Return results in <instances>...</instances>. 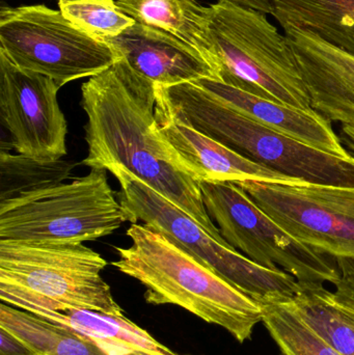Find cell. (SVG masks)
<instances>
[{
  "label": "cell",
  "instance_id": "20",
  "mask_svg": "<svg viewBox=\"0 0 354 355\" xmlns=\"http://www.w3.org/2000/svg\"><path fill=\"white\" fill-rule=\"evenodd\" d=\"M288 304L339 354L354 355V321L337 304L333 291L324 284H301L294 300Z\"/></svg>",
  "mask_w": 354,
  "mask_h": 355
},
{
  "label": "cell",
  "instance_id": "10",
  "mask_svg": "<svg viewBox=\"0 0 354 355\" xmlns=\"http://www.w3.org/2000/svg\"><path fill=\"white\" fill-rule=\"evenodd\" d=\"M291 237L335 259L354 260V187L236 183Z\"/></svg>",
  "mask_w": 354,
  "mask_h": 355
},
{
  "label": "cell",
  "instance_id": "24",
  "mask_svg": "<svg viewBox=\"0 0 354 355\" xmlns=\"http://www.w3.org/2000/svg\"><path fill=\"white\" fill-rule=\"evenodd\" d=\"M340 279L333 291L335 302L354 321V260L336 259Z\"/></svg>",
  "mask_w": 354,
  "mask_h": 355
},
{
  "label": "cell",
  "instance_id": "7",
  "mask_svg": "<svg viewBox=\"0 0 354 355\" xmlns=\"http://www.w3.org/2000/svg\"><path fill=\"white\" fill-rule=\"evenodd\" d=\"M107 172L120 183L118 198L130 215L131 223L141 220L163 234L261 306L294 300L301 284L292 275L256 264L238 250L220 243L193 217L122 166H112Z\"/></svg>",
  "mask_w": 354,
  "mask_h": 355
},
{
  "label": "cell",
  "instance_id": "12",
  "mask_svg": "<svg viewBox=\"0 0 354 355\" xmlns=\"http://www.w3.org/2000/svg\"><path fill=\"white\" fill-rule=\"evenodd\" d=\"M105 42L118 60L155 85L220 80L218 69L199 50L161 29L135 22Z\"/></svg>",
  "mask_w": 354,
  "mask_h": 355
},
{
  "label": "cell",
  "instance_id": "8",
  "mask_svg": "<svg viewBox=\"0 0 354 355\" xmlns=\"http://www.w3.org/2000/svg\"><path fill=\"white\" fill-rule=\"evenodd\" d=\"M0 51L16 66L45 75L60 87L95 76L118 60L107 42L44 4L1 8Z\"/></svg>",
  "mask_w": 354,
  "mask_h": 355
},
{
  "label": "cell",
  "instance_id": "13",
  "mask_svg": "<svg viewBox=\"0 0 354 355\" xmlns=\"http://www.w3.org/2000/svg\"><path fill=\"white\" fill-rule=\"evenodd\" d=\"M311 97L330 122L354 127V56L299 29L284 31Z\"/></svg>",
  "mask_w": 354,
  "mask_h": 355
},
{
  "label": "cell",
  "instance_id": "22",
  "mask_svg": "<svg viewBox=\"0 0 354 355\" xmlns=\"http://www.w3.org/2000/svg\"><path fill=\"white\" fill-rule=\"evenodd\" d=\"M73 164L58 160L41 164L21 154L0 152V202L25 192L62 183L68 179Z\"/></svg>",
  "mask_w": 354,
  "mask_h": 355
},
{
  "label": "cell",
  "instance_id": "6",
  "mask_svg": "<svg viewBox=\"0 0 354 355\" xmlns=\"http://www.w3.org/2000/svg\"><path fill=\"white\" fill-rule=\"evenodd\" d=\"M130 215L110 187L107 171L25 192L0 202V240L73 244L110 235Z\"/></svg>",
  "mask_w": 354,
  "mask_h": 355
},
{
  "label": "cell",
  "instance_id": "2",
  "mask_svg": "<svg viewBox=\"0 0 354 355\" xmlns=\"http://www.w3.org/2000/svg\"><path fill=\"white\" fill-rule=\"evenodd\" d=\"M129 248H116L112 266L145 286V302L175 304L211 324L220 325L239 343L251 339L263 322V308L204 266L168 237L147 225L131 223Z\"/></svg>",
  "mask_w": 354,
  "mask_h": 355
},
{
  "label": "cell",
  "instance_id": "27",
  "mask_svg": "<svg viewBox=\"0 0 354 355\" xmlns=\"http://www.w3.org/2000/svg\"><path fill=\"white\" fill-rule=\"evenodd\" d=\"M340 139L347 151L354 156V127L341 125Z\"/></svg>",
  "mask_w": 354,
  "mask_h": 355
},
{
  "label": "cell",
  "instance_id": "3",
  "mask_svg": "<svg viewBox=\"0 0 354 355\" xmlns=\"http://www.w3.org/2000/svg\"><path fill=\"white\" fill-rule=\"evenodd\" d=\"M156 104L175 120L251 162L309 183L354 187V156L305 145L233 110L195 83L155 85Z\"/></svg>",
  "mask_w": 354,
  "mask_h": 355
},
{
  "label": "cell",
  "instance_id": "14",
  "mask_svg": "<svg viewBox=\"0 0 354 355\" xmlns=\"http://www.w3.org/2000/svg\"><path fill=\"white\" fill-rule=\"evenodd\" d=\"M155 114L162 137L195 181H257L290 185L306 182L251 162L193 127L175 120L157 104Z\"/></svg>",
  "mask_w": 354,
  "mask_h": 355
},
{
  "label": "cell",
  "instance_id": "21",
  "mask_svg": "<svg viewBox=\"0 0 354 355\" xmlns=\"http://www.w3.org/2000/svg\"><path fill=\"white\" fill-rule=\"evenodd\" d=\"M262 308V323L280 348V355H342L318 336L288 302Z\"/></svg>",
  "mask_w": 354,
  "mask_h": 355
},
{
  "label": "cell",
  "instance_id": "5",
  "mask_svg": "<svg viewBox=\"0 0 354 355\" xmlns=\"http://www.w3.org/2000/svg\"><path fill=\"white\" fill-rule=\"evenodd\" d=\"M206 8V28L220 66V81L272 101L311 110V97L292 47L267 15L224 0Z\"/></svg>",
  "mask_w": 354,
  "mask_h": 355
},
{
  "label": "cell",
  "instance_id": "4",
  "mask_svg": "<svg viewBox=\"0 0 354 355\" xmlns=\"http://www.w3.org/2000/svg\"><path fill=\"white\" fill-rule=\"evenodd\" d=\"M106 266L83 243L0 240V300L29 313L79 309L124 316L102 279Z\"/></svg>",
  "mask_w": 354,
  "mask_h": 355
},
{
  "label": "cell",
  "instance_id": "19",
  "mask_svg": "<svg viewBox=\"0 0 354 355\" xmlns=\"http://www.w3.org/2000/svg\"><path fill=\"white\" fill-rule=\"evenodd\" d=\"M0 327L19 336L39 355H137L120 354L76 331L1 302Z\"/></svg>",
  "mask_w": 354,
  "mask_h": 355
},
{
  "label": "cell",
  "instance_id": "26",
  "mask_svg": "<svg viewBox=\"0 0 354 355\" xmlns=\"http://www.w3.org/2000/svg\"><path fill=\"white\" fill-rule=\"evenodd\" d=\"M224 1L232 2V3L243 6V8L260 10L266 15L272 14V6L269 0H224Z\"/></svg>",
  "mask_w": 354,
  "mask_h": 355
},
{
  "label": "cell",
  "instance_id": "25",
  "mask_svg": "<svg viewBox=\"0 0 354 355\" xmlns=\"http://www.w3.org/2000/svg\"><path fill=\"white\" fill-rule=\"evenodd\" d=\"M0 355H39L28 343L6 327H0Z\"/></svg>",
  "mask_w": 354,
  "mask_h": 355
},
{
  "label": "cell",
  "instance_id": "16",
  "mask_svg": "<svg viewBox=\"0 0 354 355\" xmlns=\"http://www.w3.org/2000/svg\"><path fill=\"white\" fill-rule=\"evenodd\" d=\"M33 314L91 338L120 354L180 355L162 345L145 329L137 327L125 316H114L79 309L42 310Z\"/></svg>",
  "mask_w": 354,
  "mask_h": 355
},
{
  "label": "cell",
  "instance_id": "11",
  "mask_svg": "<svg viewBox=\"0 0 354 355\" xmlns=\"http://www.w3.org/2000/svg\"><path fill=\"white\" fill-rule=\"evenodd\" d=\"M60 89L53 79L21 69L0 51V116L17 153L41 164L68 154Z\"/></svg>",
  "mask_w": 354,
  "mask_h": 355
},
{
  "label": "cell",
  "instance_id": "15",
  "mask_svg": "<svg viewBox=\"0 0 354 355\" xmlns=\"http://www.w3.org/2000/svg\"><path fill=\"white\" fill-rule=\"evenodd\" d=\"M195 83L233 110L278 132L326 153L345 158L351 156L333 129L332 122L313 108L293 107L214 79H200Z\"/></svg>",
  "mask_w": 354,
  "mask_h": 355
},
{
  "label": "cell",
  "instance_id": "17",
  "mask_svg": "<svg viewBox=\"0 0 354 355\" xmlns=\"http://www.w3.org/2000/svg\"><path fill=\"white\" fill-rule=\"evenodd\" d=\"M283 31L299 29L354 56V0H269Z\"/></svg>",
  "mask_w": 354,
  "mask_h": 355
},
{
  "label": "cell",
  "instance_id": "1",
  "mask_svg": "<svg viewBox=\"0 0 354 355\" xmlns=\"http://www.w3.org/2000/svg\"><path fill=\"white\" fill-rule=\"evenodd\" d=\"M81 106L87 116V156L81 164L106 171L122 166L232 248L208 214L199 182L158 129L154 83L118 60L83 83Z\"/></svg>",
  "mask_w": 354,
  "mask_h": 355
},
{
  "label": "cell",
  "instance_id": "23",
  "mask_svg": "<svg viewBox=\"0 0 354 355\" xmlns=\"http://www.w3.org/2000/svg\"><path fill=\"white\" fill-rule=\"evenodd\" d=\"M62 14L91 37L101 41L118 37L135 21L114 0H57Z\"/></svg>",
  "mask_w": 354,
  "mask_h": 355
},
{
  "label": "cell",
  "instance_id": "9",
  "mask_svg": "<svg viewBox=\"0 0 354 355\" xmlns=\"http://www.w3.org/2000/svg\"><path fill=\"white\" fill-rule=\"evenodd\" d=\"M199 183L208 214L234 250L256 264L289 273L301 284L339 281L337 261L291 237L236 183Z\"/></svg>",
  "mask_w": 354,
  "mask_h": 355
},
{
  "label": "cell",
  "instance_id": "18",
  "mask_svg": "<svg viewBox=\"0 0 354 355\" xmlns=\"http://www.w3.org/2000/svg\"><path fill=\"white\" fill-rule=\"evenodd\" d=\"M135 22L161 29L199 50L218 69L220 66L207 35V8L197 0H114ZM218 80V81H220Z\"/></svg>",
  "mask_w": 354,
  "mask_h": 355
}]
</instances>
